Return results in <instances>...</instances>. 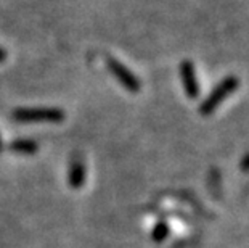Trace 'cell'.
I'll return each mask as SVG.
<instances>
[{
  "label": "cell",
  "instance_id": "1",
  "mask_svg": "<svg viewBox=\"0 0 249 248\" xmlns=\"http://www.w3.org/2000/svg\"><path fill=\"white\" fill-rule=\"evenodd\" d=\"M238 86H240V81H238L236 76H227V77H224L219 84H217V87L213 89V92L209 94L208 98H206L204 102L201 103L199 113L204 114V116L214 113L215 110L219 108V105L224 102L225 98H229L231 94L236 91Z\"/></svg>",
  "mask_w": 249,
  "mask_h": 248
},
{
  "label": "cell",
  "instance_id": "2",
  "mask_svg": "<svg viewBox=\"0 0 249 248\" xmlns=\"http://www.w3.org/2000/svg\"><path fill=\"white\" fill-rule=\"evenodd\" d=\"M18 123H61L65 113L58 108H19L13 112Z\"/></svg>",
  "mask_w": 249,
  "mask_h": 248
},
{
  "label": "cell",
  "instance_id": "3",
  "mask_svg": "<svg viewBox=\"0 0 249 248\" xmlns=\"http://www.w3.org/2000/svg\"><path fill=\"white\" fill-rule=\"evenodd\" d=\"M107 65H108V70L113 73L121 86H124L127 91L132 94H137L140 91L142 84L139 81V77H137L130 70H127L123 63H119L118 60H114V58H108Z\"/></svg>",
  "mask_w": 249,
  "mask_h": 248
},
{
  "label": "cell",
  "instance_id": "4",
  "mask_svg": "<svg viewBox=\"0 0 249 248\" xmlns=\"http://www.w3.org/2000/svg\"><path fill=\"white\" fill-rule=\"evenodd\" d=\"M180 77H182V86L183 91L187 94L188 98H196L199 95V86L198 81H196V73H195V66L192 61L185 60L180 65Z\"/></svg>",
  "mask_w": 249,
  "mask_h": 248
},
{
  "label": "cell",
  "instance_id": "5",
  "mask_svg": "<svg viewBox=\"0 0 249 248\" xmlns=\"http://www.w3.org/2000/svg\"><path fill=\"white\" fill-rule=\"evenodd\" d=\"M84 181H86V166L81 158H74L70 163V172H68V182L72 189L82 187Z\"/></svg>",
  "mask_w": 249,
  "mask_h": 248
},
{
  "label": "cell",
  "instance_id": "6",
  "mask_svg": "<svg viewBox=\"0 0 249 248\" xmlns=\"http://www.w3.org/2000/svg\"><path fill=\"white\" fill-rule=\"evenodd\" d=\"M10 150L15 153H23V155H29V153H36L39 150L37 142L31 139H17L10 144Z\"/></svg>",
  "mask_w": 249,
  "mask_h": 248
},
{
  "label": "cell",
  "instance_id": "7",
  "mask_svg": "<svg viewBox=\"0 0 249 248\" xmlns=\"http://www.w3.org/2000/svg\"><path fill=\"white\" fill-rule=\"evenodd\" d=\"M5 60H7V52L3 49H0V61H5Z\"/></svg>",
  "mask_w": 249,
  "mask_h": 248
},
{
  "label": "cell",
  "instance_id": "8",
  "mask_svg": "<svg viewBox=\"0 0 249 248\" xmlns=\"http://www.w3.org/2000/svg\"><path fill=\"white\" fill-rule=\"evenodd\" d=\"M0 150H2V139H0Z\"/></svg>",
  "mask_w": 249,
  "mask_h": 248
}]
</instances>
